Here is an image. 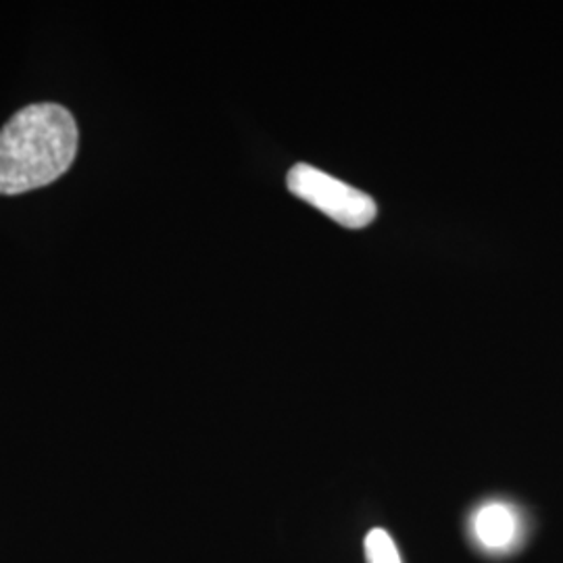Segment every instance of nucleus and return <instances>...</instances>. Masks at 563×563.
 <instances>
[{"instance_id":"f257e3e1","label":"nucleus","mask_w":563,"mask_h":563,"mask_svg":"<svg viewBox=\"0 0 563 563\" xmlns=\"http://www.w3.org/2000/svg\"><path fill=\"white\" fill-rule=\"evenodd\" d=\"M78 123L65 107H23L0 130V195H23L59 180L78 155Z\"/></svg>"},{"instance_id":"f03ea898","label":"nucleus","mask_w":563,"mask_h":563,"mask_svg":"<svg viewBox=\"0 0 563 563\" xmlns=\"http://www.w3.org/2000/svg\"><path fill=\"white\" fill-rule=\"evenodd\" d=\"M288 188L301 201L313 205L330 220L360 230L376 220V202L362 190L336 180L318 167L299 163L288 172Z\"/></svg>"},{"instance_id":"7ed1b4c3","label":"nucleus","mask_w":563,"mask_h":563,"mask_svg":"<svg viewBox=\"0 0 563 563\" xmlns=\"http://www.w3.org/2000/svg\"><path fill=\"white\" fill-rule=\"evenodd\" d=\"M470 532L474 543L483 551L490 555H504L522 543V516L507 501H486L474 511Z\"/></svg>"},{"instance_id":"20e7f679","label":"nucleus","mask_w":563,"mask_h":563,"mask_svg":"<svg viewBox=\"0 0 563 563\" xmlns=\"http://www.w3.org/2000/svg\"><path fill=\"white\" fill-rule=\"evenodd\" d=\"M365 560L367 563H402L397 544L383 528H374L365 537Z\"/></svg>"}]
</instances>
